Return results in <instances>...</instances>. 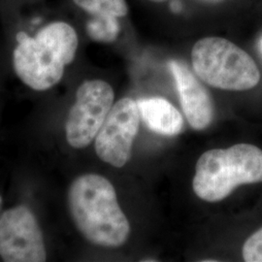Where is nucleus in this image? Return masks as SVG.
Here are the masks:
<instances>
[{
    "label": "nucleus",
    "mask_w": 262,
    "mask_h": 262,
    "mask_svg": "<svg viewBox=\"0 0 262 262\" xmlns=\"http://www.w3.org/2000/svg\"><path fill=\"white\" fill-rule=\"evenodd\" d=\"M102 11L117 18H122L127 15L128 6L125 0H102Z\"/></svg>",
    "instance_id": "12"
},
{
    "label": "nucleus",
    "mask_w": 262,
    "mask_h": 262,
    "mask_svg": "<svg viewBox=\"0 0 262 262\" xmlns=\"http://www.w3.org/2000/svg\"><path fill=\"white\" fill-rule=\"evenodd\" d=\"M262 183V150L247 143L205 151L197 161L192 182L200 199L215 203L243 185Z\"/></svg>",
    "instance_id": "3"
},
{
    "label": "nucleus",
    "mask_w": 262,
    "mask_h": 262,
    "mask_svg": "<svg viewBox=\"0 0 262 262\" xmlns=\"http://www.w3.org/2000/svg\"><path fill=\"white\" fill-rule=\"evenodd\" d=\"M203 1L211 2V3H215V2H221V1H224V0H203Z\"/></svg>",
    "instance_id": "14"
},
{
    "label": "nucleus",
    "mask_w": 262,
    "mask_h": 262,
    "mask_svg": "<svg viewBox=\"0 0 262 262\" xmlns=\"http://www.w3.org/2000/svg\"><path fill=\"white\" fill-rule=\"evenodd\" d=\"M85 30L89 37L99 43H112L120 33L118 18L106 12L92 15L86 21Z\"/></svg>",
    "instance_id": "10"
},
{
    "label": "nucleus",
    "mask_w": 262,
    "mask_h": 262,
    "mask_svg": "<svg viewBox=\"0 0 262 262\" xmlns=\"http://www.w3.org/2000/svg\"><path fill=\"white\" fill-rule=\"evenodd\" d=\"M0 256L7 262L46 261L42 231L28 207H14L0 215Z\"/></svg>",
    "instance_id": "7"
},
{
    "label": "nucleus",
    "mask_w": 262,
    "mask_h": 262,
    "mask_svg": "<svg viewBox=\"0 0 262 262\" xmlns=\"http://www.w3.org/2000/svg\"><path fill=\"white\" fill-rule=\"evenodd\" d=\"M151 2H156V3H160V2H164L166 0H150Z\"/></svg>",
    "instance_id": "15"
},
{
    "label": "nucleus",
    "mask_w": 262,
    "mask_h": 262,
    "mask_svg": "<svg viewBox=\"0 0 262 262\" xmlns=\"http://www.w3.org/2000/svg\"><path fill=\"white\" fill-rule=\"evenodd\" d=\"M191 62L197 77L215 89L243 92L252 90L260 81L253 57L225 38L197 41L191 51Z\"/></svg>",
    "instance_id": "4"
},
{
    "label": "nucleus",
    "mask_w": 262,
    "mask_h": 262,
    "mask_svg": "<svg viewBox=\"0 0 262 262\" xmlns=\"http://www.w3.org/2000/svg\"><path fill=\"white\" fill-rule=\"evenodd\" d=\"M141 117L150 130L174 136L183 130L184 120L178 110L166 99L154 97L137 101Z\"/></svg>",
    "instance_id": "9"
},
{
    "label": "nucleus",
    "mask_w": 262,
    "mask_h": 262,
    "mask_svg": "<svg viewBox=\"0 0 262 262\" xmlns=\"http://www.w3.org/2000/svg\"><path fill=\"white\" fill-rule=\"evenodd\" d=\"M112 86L102 80H90L81 84L76 101L66 122V139L75 149L89 146L96 137L114 105Z\"/></svg>",
    "instance_id": "5"
},
{
    "label": "nucleus",
    "mask_w": 262,
    "mask_h": 262,
    "mask_svg": "<svg viewBox=\"0 0 262 262\" xmlns=\"http://www.w3.org/2000/svg\"><path fill=\"white\" fill-rule=\"evenodd\" d=\"M1 206H2V198L0 196V210H1Z\"/></svg>",
    "instance_id": "16"
},
{
    "label": "nucleus",
    "mask_w": 262,
    "mask_h": 262,
    "mask_svg": "<svg viewBox=\"0 0 262 262\" xmlns=\"http://www.w3.org/2000/svg\"><path fill=\"white\" fill-rule=\"evenodd\" d=\"M169 67L177 84L187 122L195 130L205 129L214 118V102L209 92L185 63L172 60Z\"/></svg>",
    "instance_id": "8"
},
{
    "label": "nucleus",
    "mask_w": 262,
    "mask_h": 262,
    "mask_svg": "<svg viewBox=\"0 0 262 262\" xmlns=\"http://www.w3.org/2000/svg\"><path fill=\"white\" fill-rule=\"evenodd\" d=\"M140 120L138 104L132 98L124 97L114 104L95 137L98 158L114 167L124 166L130 159Z\"/></svg>",
    "instance_id": "6"
},
{
    "label": "nucleus",
    "mask_w": 262,
    "mask_h": 262,
    "mask_svg": "<svg viewBox=\"0 0 262 262\" xmlns=\"http://www.w3.org/2000/svg\"><path fill=\"white\" fill-rule=\"evenodd\" d=\"M79 46L75 28L64 20L43 25L33 35L19 32L13 52L16 75L28 88L44 92L60 82Z\"/></svg>",
    "instance_id": "1"
},
{
    "label": "nucleus",
    "mask_w": 262,
    "mask_h": 262,
    "mask_svg": "<svg viewBox=\"0 0 262 262\" xmlns=\"http://www.w3.org/2000/svg\"><path fill=\"white\" fill-rule=\"evenodd\" d=\"M68 206L77 229L94 245L119 248L130 234V225L111 182L97 174L76 179L68 191Z\"/></svg>",
    "instance_id": "2"
},
{
    "label": "nucleus",
    "mask_w": 262,
    "mask_h": 262,
    "mask_svg": "<svg viewBox=\"0 0 262 262\" xmlns=\"http://www.w3.org/2000/svg\"><path fill=\"white\" fill-rule=\"evenodd\" d=\"M77 7L85 13L95 15L102 11V0H72Z\"/></svg>",
    "instance_id": "13"
},
{
    "label": "nucleus",
    "mask_w": 262,
    "mask_h": 262,
    "mask_svg": "<svg viewBox=\"0 0 262 262\" xmlns=\"http://www.w3.org/2000/svg\"><path fill=\"white\" fill-rule=\"evenodd\" d=\"M242 255L245 261L262 262V227L246 240Z\"/></svg>",
    "instance_id": "11"
}]
</instances>
